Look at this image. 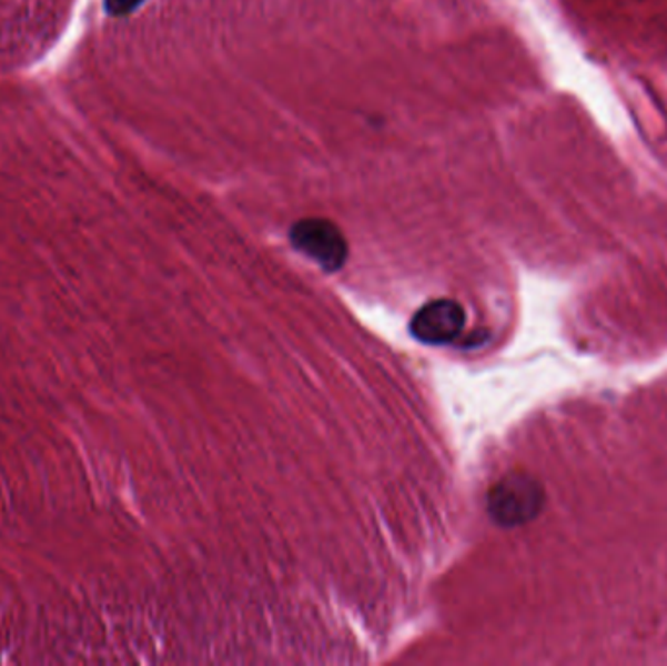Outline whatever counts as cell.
<instances>
[{
    "instance_id": "obj_1",
    "label": "cell",
    "mask_w": 667,
    "mask_h": 666,
    "mask_svg": "<svg viewBox=\"0 0 667 666\" xmlns=\"http://www.w3.org/2000/svg\"><path fill=\"white\" fill-rule=\"evenodd\" d=\"M545 504V491L527 473H509L492 485L486 511L502 528H515L533 521Z\"/></svg>"
},
{
    "instance_id": "obj_2",
    "label": "cell",
    "mask_w": 667,
    "mask_h": 666,
    "mask_svg": "<svg viewBox=\"0 0 667 666\" xmlns=\"http://www.w3.org/2000/svg\"><path fill=\"white\" fill-rule=\"evenodd\" d=\"M291 244L306 259L316 262L324 272H338L347 261V241L332 221L309 218L291 228Z\"/></svg>"
},
{
    "instance_id": "obj_3",
    "label": "cell",
    "mask_w": 667,
    "mask_h": 666,
    "mask_svg": "<svg viewBox=\"0 0 667 666\" xmlns=\"http://www.w3.org/2000/svg\"><path fill=\"white\" fill-rule=\"evenodd\" d=\"M466 325V311L458 301L439 297L424 303L411 321V333L427 346L457 341Z\"/></svg>"
},
{
    "instance_id": "obj_4",
    "label": "cell",
    "mask_w": 667,
    "mask_h": 666,
    "mask_svg": "<svg viewBox=\"0 0 667 666\" xmlns=\"http://www.w3.org/2000/svg\"><path fill=\"white\" fill-rule=\"evenodd\" d=\"M105 10L112 14V17H125L131 14L133 10H138L145 0H104Z\"/></svg>"
}]
</instances>
